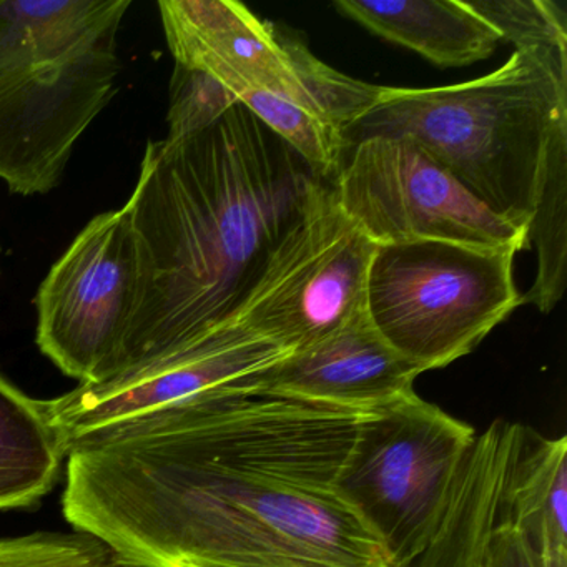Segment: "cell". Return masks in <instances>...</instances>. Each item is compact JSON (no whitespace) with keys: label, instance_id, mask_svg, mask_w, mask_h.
Segmentation results:
<instances>
[{"label":"cell","instance_id":"1","mask_svg":"<svg viewBox=\"0 0 567 567\" xmlns=\"http://www.w3.org/2000/svg\"><path fill=\"white\" fill-rule=\"evenodd\" d=\"M260 374L72 443L69 523L124 567H398L338 486L371 410Z\"/></svg>","mask_w":567,"mask_h":567},{"label":"cell","instance_id":"2","mask_svg":"<svg viewBox=\"0 0 567 567\" xmlns=\"http://www.w3.org/2000/svg\"><path fill=\"white\" fill-rule=\"evenodd\" d=\"M324 182L240 102L204 131L148 142L125 204L137 305L112 377L235 321Z\"/></svg>","mask_w":567,"mask_h":567},{"label":"cell","instance_id":"3","mask_svg":"<svg viewBox=\"0 0 567 567\" xmlns=\"http://www.w3.org/2000/svg\"><path fill=\"white\" fill-rule=\"evenodd\" d=\"M567 124V58L514 51L491 74L446 87H381L350 145L410 135L497 217L529 230L554 135Z\"/></svg>","mask_w":567,"mask_h":567},{"label":"cell","instance_id":"4","mask_svg":"<svg viewBox=\"0 0 567 567\" xmlns=\"http://www.w3.org/2000/svg\"><path fill=\"white\" fill-rule=\"evenodd\" d=\"M131 0H0V181L54 190L75 144L107 107L122 71Z\"/></svg>","mask_w":567,"mask_h":567},{"label":"cell","instance_id":"5","mask_svg":"<svg viewBox=\"0 0 567 567\" xmlns=\"http://www.w3.org/2000/svg\"><path fill=\"white\" fill-rule=\"evenodd\" d=\"M517 254L447 241L377 247L368 271V318L424 373L447 367L520 307Z\"/></svg>","mask_w":567,"mask_h":567},{"label":"cell","instance_id":"6","mask_svg":"<svg viewBox=\"0 0 567 567\" xmlns=\"http://www.w3.org/2000/svg\"><path fill=\"white\" fill-rule=\"evenodd\" d=\"M476 434L416 393L361 417L338 486L398 567L436 534Z\"/></svg>","mask_w":567,"mask_h":567},{"label":"cell","instance_id":"7","mask_svg":"<svg viewBox=\"0 0 567 567\" xmlns=\"http://www.w3.org/2000/svg\"><path fill=\"white\" fill-rule=\"evenodd\" d=\"M344 217L377 247L447 241L529 250V230L484 207L410 135L348 147L331 181Z\"/></svg>","mask_w":567,"mask_h":567},{"label":"cell","instance_id":"8","mask_svg":"<svg viewBox=\"0 0 567 567\" xmlns=\"http://www.w3.org/2000/svg\"><path fill=\"white\" fill-rule=\"evenodd\" d=\"M374 250L324 182L265 261L235 321L288 354L318 343L367 313Z\"/></svg>","mask_w":567,"mask_h":567},{"label":"cell","instance_id":"9","mask_svg":"<svg viewBox=\"0 0 567 567\" xmlns=\"http://www.w3.org/2000/svg\"><path fill=\"white\" fill-rule=\"evenodd\" d=\"M138 278L127 208L92 218L39 287L42 353L81 383L111 378L137 305Z\"/></svg>","mask_w":567,"mask_h":567},{"label":"cell","instance_id":"10","mask_svg":"<svg viewBox=\"0 0 567 567\" xmlns=\"http://www.w3.org/2000/svg\"><path fill=\"white\" fill-rule=\"evenodd\" d=\"M287 354L231 321L109 380L79 384L48 401L49 413L68 453L81 437L257 377Z\"/></svg>","mask_w":567,"mask_h":567},{"label":"cell","instance_id":"11","mask_svg":"<svg viewBox=\"0 0 567 567\" xmlns=\"http://www.w3.org/2000/svg\"><path fill=\"white\" fill-rule=\"evenodd\" d=\"M158 9L175 64L210 75L240 104L280 99L333 124L305 79L307 45L287 29L260 21L235 0H162Z\"/></svg>","mask_w":567,"mask_h":567},{"label":"cell","instance_id":"12","mask_svg":"<svg viewBox=\"0 0 567 567\" xmlns=\"http://www.w3.org/2000/svg\"><path fill=\"white\" fill-rule=\"evenodd\" d=\"M424 373L374 330L368 315L260 374L271 390L354 410H378L414 393Z\"/></svg>","mask_w":567,"mask_h":567},{"label":"cell","instance_id":"13","mask_svg":"<svg viewBox=\"0 0 567 567\" xmlns=\"http://www.w3.org/2000/svg\"><path fill=\"white\" fill-rule=\"evenodd\" d=\"M340 14L437 68H466L491 58L501 39L466 0H337Z\"/></svg>","mask_w":567,"mask_h":567},{"label":"cell","instance_id":"14","mask_svg":"<svg viewBox=\"0 0 567 567\" xmlns=\"http://www.w3.org/2000/svg\"><path fill=\"white\" fill-rule=\"evenodd\" d=\"M567 440L524 426L501 496L497 523L514 527L540 567H567Z\"/></svg>","mask_w":567,"mask_h":567},{"label":"cell","instance_id":"15","mask_svg":"<svg viewBox=\"0 0 567 567\" xmlns=\"http://www.w3.org/2000/svg\"><path fill=\"white\" fill-rule=\"evenodd\" d=\"M65 456L48 401L32 400L0 377V509L42 499Z\"/></svg>","mask_w":567,"mask_h":567},{"label":"cell","instance_id":"16","mask_svg":"<svg viewBox=\"0 0 567 567\" xmlns=\"http://www.w3.org/2000/svg\"><path fill=\"white\" fill-rule=\"evenodd\" d=\"M530 247H537L533 287L520 297L540 313H549L566 290L567 270V124L554 135L546 175L529 227Z\"/></svg>","mask_w":567,"mask_h":567},{"label":"cell","instance_id":"17","mask_svg":"<svg viewBox=\"0 0 567 567\" xmlns=\"http://www.w3.org/2000/svg\"><path fill=\"white\" fill-rule=\"evenodd\" d=\"M467 8L514 51L537 49L567 58V16L553 0H470Z\"/></svg>","mask_w":567,"mask_h":567},{"label":"cell","instance_id":"18","mask_svg":"<svg viewBox=\"0 0 567 567\" xmlns=\"http://www.w3.org/2000/svg\"><path fill=\"white\" fill-rule=\"evenodd\" d=\"M0 567H124L94 534L35 533L0 539Z\"/></svg>","mask_w":567,"mask_h":567},{"label":"cell","instance_id":"19","mask_svg":"<svg viewBox=\"0 0 567 567\" xmlns=\"http://www.w3.org/2000/svg\"><path fill=\"white\" fill-rule=\"evenodd\" d=\"M238 104L220 82L197 69L175 64L171 82L167 138H182L204 131Z\"/></svg>","mask_w":567,"mask_h":567},{"label":"cell","instance_id":"20","mask_svg":"<svg viewBox=\"0 0 567 567\" xmlns=\"http://www.w3.org/2000/svg\"><path fill=\"white\" fill-rule=\"evenodd\" d=\"M483 567H540V563L514 527L497 523Z\"/></svg>","mask_w":567,"mask_h":567},{"label":"cell","instance_id":"21","mask_svg":"<svg viewBox=\"0 0 567 567\" xmlns=\"http://www.w3.org/2000/svg\"><path fill=\"white\" fill-rule=\"evenodd\" d=\"M0 277H2V247H0Z\"/></svg>","mask_w":567,"mask_h":567}]
</instances>
